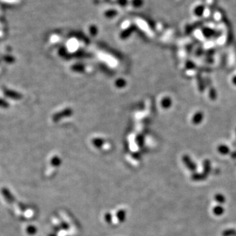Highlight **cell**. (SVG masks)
<instances>
[{"instance_id":"obj_1","label":"cell","mask_w":236,"mask_h":236,"mask_svg":"<svg viewBox=\"0 0 236 236\" xmlns=\"http://www.w3.org/2000/svg\"><path fill=\"white\" fill-rule=\"evenodd\" d=\"M183 161L184 162L186 166L190 171L195 172L197 170V165L193 162L188 155L183 156Z\"/></svg>"},{"instance_id":"obj_2","label":"cell","mask_w":236,"mask_h":236,"mask_svg":"<svg viewBox=\"0 0 236 236\" xmlns=\"http://www.w3.org/2000/svg\"><path fill=\"white\" fill-rule=\"evenodd\" d=\"M204 116L201 112H196L192 118V123L194 125L200 124L203 119Z\"/></svg>"},{"instance_id":"obj_3","label":"cell","mask_w":236,"mask_h":236,"mask_svg":"<svg viewBox=\"0 0 236 236\" xmlns=\"http://www.w3.org/2000/svg\"><path fill=\"white\" fill-rule=\"evenodd\" d=\"M207 177V175L204 173H194L192 175V179L194 181H197V182H198V181H203L206 179Z\"/></svg>"},{"instance_id":"obj_4","label":"cell","mask_w":236,"mask_h":236,"mask_svg":"<svg viewBox=\"0 0 236 236\" xmlns=\"http://www.w3.org/2000/svg\"><path fill=\"white\" fill-rule=\"evenodd\" d=\"M218 152L222 155H227L229 153V148L225 144H221L218 147Z\"/></svg>"},{"instance_id":"obj_5","label":"cell","mask_w":236,"mask_h":236,"mask_svg":"<svg viewBox=\"0 0 236 236\" xmlns=\"http://www.w3.org/2000/svg\"><path fill=\"white\" fill-rule=\"evenodd\" d=\"M213 212L216 216H221L224 213V209L221 205H216L213 209Z\"/></svg>"},{"instance_id":"obj_6","label":"cell","mask_w":236,"mask_h":236,"mask_svg":"<svg viewBox=\"0 0 236 236\" xmlns=\"http://www.w3.org/2000/svg\"><path fill=\"white\" fill-rule=\"evenodd\" d=\"M211 170V162L209 160H205L203 162V173L208 175Z\"/></svg>"},{"instance_id":"obj_7","label":"cell","mask_w":236,"mask_h":236,"mask_svg":"<svg viewBox=\"0 0 236 236\" xmlns=\"http://www.w3.org/2000/svg\"><path fill=\"white\" fill-rule=\"evenodd\" d=\"M215 200L219 203V204H222L226 201V198L224 196L222 195V193H216V194L214 197Z\"/></svg>"},{"instance_id":"obj_8","label":"cell","mask_w":236,"mask_h":236,"mask_svg":"<svg viewBox=\"0 0 236 236\" xmlns=\"http://www.w3.org/2000/svg\"><path fill=\"white\" fill-rule=\"evenodd\" d=\"M223 236H236V230L234 229H228L222 232Z\"/></svg>"},{"instance_id":"obj_9","label":"cell","mask_w":236,"mask_h":236,"mask_svg":"<svg viewBox=\"0 0 236 236\" xmlns=\"http://www.w3.org/2000/svg\"><path fill=\"white\" fill-rule=\"evenodd\" d=\"M203 34L205 36H206L207 38H210L211 36H213L214 34V32L211 29H205L203 30Z\"/></svg>"},{"instance_id":"obj_10","label":"cell","mask_w":236,"mask_h":236,"mask_svg":"<svg viewBox=\"0 0 236 236\" xmlns=\"http://www.w3.org/2000/svg\"><path fill=\"white\" fill-rule=\"evenodd\" d=\"M209 96L211 97V99H215L216 97V90L214 89H211V90L209 91Z\"/></svg>"},{"instance_id":"obj_11","label":"cell","mask_w":236,"mask_h":236,"mask_svg":"<svg viewBox=\"0 0 236 236\" xmlns=\"http://www.w3.org/2000/svg\"><path fill=\"white\" fill-rule=\"evenodd\" d=\"M232 81H233V83H234V84L235 85V86H236V76H234V77H233Z\"/></svg>"},{"instance_id":"obj_12","label":"cell","mask_w":236,"mask_h":236,"mask_svg":"<svg viewBox=\"0 0 236 236\" xmlns=\"http://www.w3.org/2000/svg\"><path fill=\"white\" fill-rule=\"evenodd\" d=\"M232 157H233V158H236V152H234V153H232Z\"/></svg>"}]
</instances>
